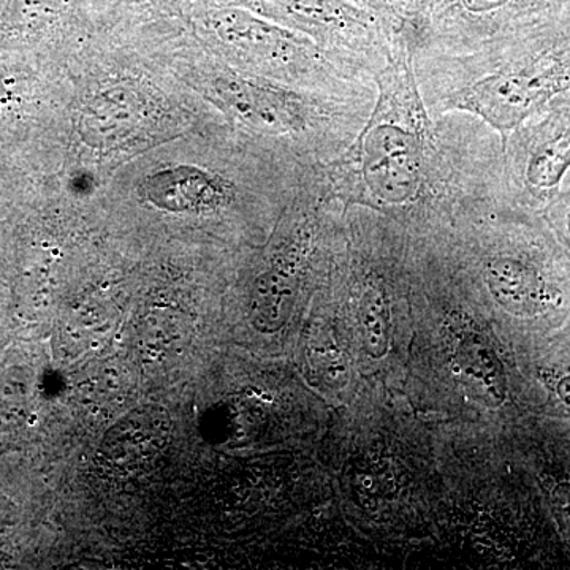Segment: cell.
Masks as SVG:
<instances>
[{"label": "cell", "instance_id": "obj_1", "mask_svg": "<svg viewBox=\"0 0 570 570\" xmlns=\"http://www.w3.org/2000/svg\"><path fill=\"white\" fill-rule=\"evenodd\" d=\"M510 39L512 55L502 66L456 92L452 102L502 135L570 92V14Z\"/></svg>", "mask_w": 570, "mask_h": 570}, {"label": "cell", "instance_id": "obj_2", "mask_svg": "<svg viewBox=\"0 0 570 570\" xmlns=\"http://www.w3.org/2000/svg\"><path fill=\"white\" fill-rule=\"evenodd\" d=\"M376 111L354 146L356 184L384 205L414 200L423 184L425 112L407 66L385 75Z\"/></svg>", "mask_w": 570, "mask_h": 570}, {"label": "cell", "instance_id": "obj_3", "mask_svg": "<svg viewBox=\"0 0 570 570\" xmlns=\"http://www.w3.org/2000/svg\"><path fill=\"white\" fill-rule=\"evenodd\" d=\"M515 130L512 170L531 204H550L570 171V92Z\"/></svg>", "mask_w": 570, "mask_h": 570}, {"label": "cell", "instance_id": "obj_4", "mask_svg": "<svg viewBox=\"0 0 570 570\" xmlns=\"http://www.w3.org/2000/svg\"><path fill=\"white\" fill-rule=\"evenodd\" d=\"M170 414L160 404H142L124 414L99 445L102 466L115 475H138L164 455L171 441Z\"/></svg>", "mask_w": 570, "mask_h": 570}, {"label": "cell", "instance_id": "obj_5", "mask_svg": "<svg viewBox=\"0 0 570 570\" xmlns=\"http://www.w3.org/2000/svg\"><path fill=\"white\" fill-rule=\"evenodd\" d=\"M434 18L456 29L519 36L570 14V0H436Z\"/></svg>", "mask_w": 570, "mask_h": 570}, {"label": "cell", "instance_id": "obj_6", "mask_svg": "<svg viewBox=\"0 0 570 570\" xmlns=\"http://www.w3.org/2000/svg\"><path fill=\"white\" fill-rule=\"evenodd\" d=\"M456 371L471 387L482 393L493 406H502L509 400L510 387L505 367L497 351L479 335L468 333L460 341L455 356Z\"/></svg>", "mask_w": 570, "mask_h": 570}, {"label": "cell", "instance_id": "obj_7", "mask_svg": "<svg viewBox=\"0 0 570 570\" xmlns=\"http://www.w3.org/2000/svg\"><path fill=\"white\" fill-rule=\"evenodd\" d=\"M154 204L170 212H204L220 198V189L208 176L193 168L165 171L149 184Z\"/></svg>", "mask_w": 570, "mask_h": 570}, {"label": "cell", "instance_id": "obj_8", "mask_svg": "<svg viewBox=\"0 0 570 570\" xmlns=\"http://www.w3.org/2000/svg\"><path fill=\"white\" fill-rule=\"evenodd\" d=\"M360 328L363 346L371 358L381 360L390 347V311L384 291L366 287L360 299Z\"/></svg>", "mask_w": 570, "mask_h": 570}, {"label": "cell", "instance_id": "obj_9", "mask_svg": "<svg viewBox=\"0 0 570 570\" xmlns=\"http://www.w3.org/2000/svg\"><path fill=\"white\" fill-rule=\"evenodd\" d=\"M542 367L543 382L549 389L550 400L558 411L570 417V335L554 346L550 356H546Z\"/></svg>", "mask_w": 570, "mask_h": 570}, {"label": "cell", "instance_id": "obj_10", "mask_svg": "<svg viewBox=\"0 0 570 570\" xmlns=\"http://www.w3.org/2000/svg\"><path fill=\"white\" fill-rule=\"evenodd\" d=\"M360 9L373 10L390 20H407L417 18L425 11L433 9L436 0H348Z\"/></svg>", "mask_w": 570, "mask_h": 570}, {"label": "cell", "instance_id": "obj_11", "mask_svg": "<svg viewBox=\"0 0 570 570\" xmlns=\"http://www.w3.org/2000/svg\"><path fill=\"white\" fill-rule=\"evenodd\" d=\"M564 181L569 183L564 187H560L550 204H554V225H557L558 232H560L562 239L570 249V171Z\"/></svg>", "mask_w": 570, "mask_h": 570}]
</instances>
